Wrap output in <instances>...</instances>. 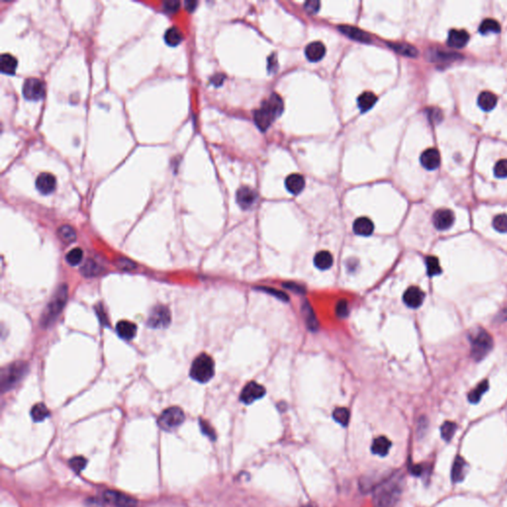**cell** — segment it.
Listing matches in <instances>:
<instances>
[{
	"label": "cell",
	"mask_w": 507,
	"mask_h": 507,
	"mask_svg": "<svg viewBox=\"0 0 507 507\" xmlns=\"http://www.w3.org/2000/svg\"><path fill=\"white\" fill-rule=\"evenodd\" d=\"M404 485V475L396 471L378 483L373 491V507H394L398 502Z\"/></svg>",
	"instance_id": "cell-1"
},
{
	"label": "cell",
	"mask_w": 507,
	"mask_h": 507,
	"mask_svg": "<svg viewBox=\"0 0 507 507\" xmlns=\"http://www.w3.org/2000/svg\"><path fill=\"white\" fill-rule=\"evenodd\" d=\"M283 103L281 98L277 94H272V96L264 102L262 107L255 112V123L260 130L266 131L272 122L282 113Z\"/></svg>",
	"instance_id": "cell-2"
},
{
	"label": "cell",
	"mask_w": 507,
	"mask_h": 507,
	"mask_svg": "<svg viewBox=\"0 0 507 507\" xmlns=\"http://www.w3.org/2000/svg\"><path fill=\"white\" fill-rule=\"evenodd\" d=\"M67 299H68V287L66 284H64L57 289L52 299L47 304L46 309L43 312L41 318V323L43 327L45 328L49 327L56 321V319L64 309Z\"/></svg>",
	"instance_id": "cell-3"
},
{
	"label": "cell",
	"mask_w": 507,
	"mask_h": 507,
	"mask_svg": "<svg viewBox=\"0 0 507 507\" xmlns=\"http://www.w3.org/2000/svg\"><path fill=\"white\" fill-rule=\"evenodd\" d=\"M214 372V362L212 358L206 354H201L193 361L189 375L192 379L200 383H205L213 377Z\"/></svg>",
	"instance_id": "cell-4"
},
{
	"label": "cell",
	"mask_w": 507,
	"mask_h": 507,
	"mask_svg": "<svg viewBox=\"0 0 507 507\" xmlns=\"http://www.w3.org/2000/svg\"><path fill=\"white\" fill-rule=\"evenodd\" d=\"M470 345L471 357L479 362L491 351L493 346L492 337L485 330H479L470 338Z\"/></svg>",
	"instance_id": "cell-5"
},
{
	"label": "cell",
	"mask_w": 507,
	"mask_h": 507,
	"mask_svg": "<svg viewBox=\"0 0 507 507\" xmlns=\"http://www.w3.org/2000/svg\"><path fill=\"white\" fill-rule=\"evenodd\" d=\"M185 418L184 411L180 407L174 406L164 410L158 419V424L165 431H173L183 424Z\"/></svg>",
	"instance_id": "cell-6"
},
{
	"label": "cell",
	"mask_w": 507,
	"mask_h": 507,
	"mask_svg": "<svg viewBox=\"0 0 507 507\" xmlns=\"http://www.w3.org/2000/svg\"><path fill=\"white\" fill-rule=\"evenodd\" d=\"M22 93L27 100L39 101L46 94V86L40 79L29 78L23 84Z\"/></svg>",
	"instance_id": "cell-7"
},
{
	"label": "cell",
	"mask_w": 507,
	"mask_h": 507,
	"mask_svg": "<svg viewBox=\"0 0 507 507\" xmlns=\"http://www.w3.org/2000/svg\"><path fill=\"white\" fill-rule=\"evenodd\" d=\"M27 367L23 363H15L2 371V388L3 390L13 387L25 374Z\"/></svg>",
	"instance_id": "cell-8"
},
{
	"label": "cell",
	"mask_w": 507,
	"mask_h": 507,
	"mask_svg": "<svg viewBox=\"0 0 507 507\" xmlns=\"http://www.w3.org/2000/svg\"><path fill=\"white\" fill-rule=\"evenodd\" d=\"M172 321V315L170 309L165 305L155 306L149 317L148 326L153 329H164L167 328Z\"/></svg>",
	"instance_id": "cell-9"
},
{
	"label": "cell",
	"mask_w": 507,
	"mask_h": 507,
	"mask_svg": "<svg viewBox=\"0 0 507 507\" xmlns=\"http://www.w3.org/2000/svg\"><path fill=\"white\" fill-rule=\"evenodd\" d=\"M265 394H266V389L263 385L255 382V381H251L244 386L243 390L241 391L240 399L245 404H252L256 400L264 397Z\"/></svg>",
	"instance_id": "cell-10"
},
{
	"label": "cell",
	"mask_w": 507,
	"mask_h": 507,
	"mask_svg": "<svg viewBox=\"0 0 507 507\" xmlns=\"http://www.w3.org/2000/svg\"><path fill=\"white\" fill-rule=\"evenodd\" d=\"M104 498L106 501L116 507L137 506V501L133 497L120 491L107 490L104 493Z\"/></svg>",
	"instance_id": "cell-11"
},
{
	"label": "cell",
	"mask_w": 507,
	"mask_h": 507,
	"mask_svg": "<svg viewBox=\"0 0 507 507\" xmlns=\"http://www.w3.org/2000/svg\"><path fill=\"white\" fill-rule=\"evenodd\" d=\"M455 221L454 212L450 209H439L433 215V224L438 230H448Z\"/></svg>",
	"instance_id": "cell-12"
},
{
	"label": "cell",
	"mask_w": 507,
	"mask_h": 507,
	"mask_svg": "<svg viewBox=\"0 0 507 507\" xmlns=\"http://www.w3.org/2000/svg\"><path fill=\"white\" fill-rule=\"evenodd\" d=\"M237 203L239 206L246 210L251 208L257 200V193L249 186H242L237 191Z\"/></svg>",
	"instance_id": "cell-13"
},
{
	"label": "cell",
	"mask_w": 507,
	"mask_h": 507,
	"mask_svg": "<svg viewBox=\"0 0 507 507\" xmlns=\"http://www.w3.org/2000/svg\"><path fill=\"white\" fill-rule=\"evenodd\" d=\"M420 163L421 165L429 171L436 170L441 163V157L440 153L436 149H427L424 151L420 157Z\"/></svg>",
	"instance_id": "cell-14"
},
{
	"label": "cell",
	"mask_w": 507,
	"mask_h": 507,
	"mask_svg": "<svg viewBox=\"0 0 507 507\" xmlns=\"http://www.w3.org/2000/svg\"><path fill=\"white\" fill-rule=\"evenodd\" d=\"M425 294L417 286H411L403 294V302L410 308H418L424 301Z\"/></svg>",
	"instance_id": "cell-15"
},
{
	"label": "cell",
	"mask_w": 507,
	"mask_h": 507,
	"mask_svg": "<svg viewBox=\"0 0 507 507\" xmlns=\"http://www.w3.org/2000/svg\"><path fill=\"white\" fill-rule=\"evenodd\" d=\"M57 186L56 178L52 174L43 173L38 176L36 180V187L40 193L48 195L55 191Z\"/></svg>",
	"instance_id": "cell-16"
},
{
	"label": "cell",
	"mask_w": 507,
	"mask_h": 507,
	"mask_svg": "<svg viewBox=\"0 0 507 507\" xmlns=\"http://www.w3.org/2000/svg\"><path fill=\"white\" fill-rule=\"evenodd\" d=\"M339 30L342 34H344L345 36H347L348 38H350L354 41H358L361 43H367V44L371 42L369 34L359 28H356L353 26H348V25H343V26L339 27Z\"/></svg>",
	"instance_id": "cell-17"
},
{
	"label": "cell",
	"mask_w": 507,
	"mask_h": 507,
	"mask_svg": "<svg viewBox=\"0 0 507 507\" xmlns=\"http://www.w3.org/2000/svg\"><path fill=\"white\" fill-rule=\"evenodd\" d=\"M469 35L464 30H451L448 36V45L451 48L461 49L467 44Z\"/></svg>",
	"instance_id": "cell-18"
},
{
	"label": "cell",
	"mask_w": 507,
	"mask_h": 507,
	"mask_svg": "<svg viewBox=\"0 0 507 507\" xmlns=\"http://www.w3.org/2000/svg\"><path fill=\"white\" fill-rule=\"evenodd\" d=\"M116 332L119 335V337L123 340H132L137 334V326L131 321L122 320L117 323L116 325Z\"/></svg>",
	"instance_id": "cell-19"
},
{
	"label": "cell",
	"mask_w": 507,
	"mask_h": 507,
	"mask_svg": "<svg viewBox=\"0 0 507 507\" xmlns=\"http://www.w3.org/2000/svg\"><path fill=\"white\" fill-rule=\"evenodd\" d=\"M326 54V48L321 42H313L310 43L305 48V56L306 58L313 63L319 62L322 60Z\"/></svg>",
	"instance_id": "cell-20"
},
{
	"label": "cell",
	"mask_w": 507,
	"mask_h": 507,
	"mask_svg": "<svg viewBox=\"0 0 507 507\" xmlns=\"http://www.w3.org/2000/svg\"><path fill=\"white\" fill-rule=\"evenodd\" d=\"M305 186V181L299 174H292L285 180V187L292 194L300 193Z\"/></svg>",
	"instance_id": "cell-21"
},
{
	"label": "cell",
	"mask_w": 507,
	"mask_h": 507,
	"mask_svg": "<svg viewBox=\"0 0 507 507\" xmlns=\"http://www.w3.org/2000/svg\"><path fill=\"white\" fill-rule=\"evenodd\" d=\"M373 229H374L373 223L368 217H360L356 219L353 225V230L355 232V234L359 236L365 237L370 236L373 232Z\"/></svg>",
	"instance_id": "cell-22"
},
{
	"label": "cell",
	"mask_w": 507,
	"mask_h": 507,
	"mask_svg": "<svg viewBox=\"0 0 507 507\" xmlns=\"http://www.w3.org/2000/svg\"><path fill=\"white\" fill-rule=\"evenodd\" d=\"M17 59L10 54H3L0 58V70L4 75H14L17 70Z\"/></svg>",
	"instance_id": "cell-23"
},
{
	"label": "cell",
	"mask_w": 507,
	"mask_h": 507,
	"mask_svg": "<svg viewBox=\"0 0 507 507\" xmlns=\"http://www.w3.org/2000/svg\"><path fill=\"white\" fill-rule=\"evenodd\" d=\"M391 447V442L384 436H380L376 439H374L372 445H371V451L373 454L384 457L388 454Z\"/></svg>",
	"instance_id": "cell-24"
},
{
	"label": "cell",
	"mask_w": 507,
	"mask_h": 507,
	"mask_svg": "<svg viewBox=\"0 0 507 507\" xmlns=\"http://www.w3.org/2000/svg\"><path fill=\"white\" fill-rule=\"evenodd\" d=\"M478 106L484 111L492 110L497 103V97L495 94L489 92H483L480 93L477 99Z\"/></svg>",
	"instance_id": "cell-25"
},
{
	"label": "cell",
	"mask_w": 507,
	"mask_h": 507,
	"mask_svg": "<svg viewBox=\"0 0 507 507\" xmlns=\"http://www.w3.org/2000/svg\"><path fill=\"white\" fill-rule=\"evenodd\" d=\"M184 40V36L182 31L176 27L173 26L169 28L165 33V42L171 47L179 46Z\"/></svg>",
	"instance_id": "cell-26"
},
{
	"label": "cell",
	"mask_w": 507,
	"mask_h": 507,
	"mask_svg": "<svg viewBox=\"0 0 507 507\" xmlns=\"http://www.w3.org/2000/svg\"><path fill=\"white\" fill-rule=\"evenodd\" d=\"M314 265L319 270L326 271L333 265V257L328 251H321L314 257Z\"/></svg>",
	"instance_id": "cell-27"
},
{
	"label": "cell",
	"mask_w": 507,
	"mask_h": 507,
	"mask_svg": "<svg viewBox=\"0 0 507 507\" xmlns=\"http://www.w3.org/2000/svg\"><path fill=\"white\" fill-rule=\"evenodd\" d=\"M377 97L372 93H362L358 98V104L359 108L362 112H367L369 109L373 107V105L376 103Z\"/></svg>",
	"instance_id": "cell-28"
},
{
	"label": "cell",
	"mask_w": 507,
	"mask_h": 507,
	"mask_svg": "<svg viewBox=\"0 0 507 507\" xmlns=\"http://www.w3.org/2000/svg\"><path fill=\"white\" fill-rule=\"evenodd\" d=\"M465 466H466V463H465V461H463V459L461 457H457L453 463V467H452V479L454 482L461 481V479L463 478L464 472H465Z\"/></svg>",
	"instance_id": "cell-29"
},
{
	"label": "cell",
	"mask_w": 507,
	"mask_h": 507,
	"mask_svg": "<svg viewBox=\"0 0 507 507\" xmlns=\"http://www.w3.org/2000/svg\"><path fill=\"white\" fill-rule=\"evenodd\" d=\"M302 310H303V314H304V318H305V321L306 324L308 326V328L312 331H315L317 330L318 328V322H317V319H316V316L314 314V311L313 309L311 308L310 304L305 301L303 303V306H302Z\"/></svg>",
	"instance_id": "cell-30"
},
{
	"label": "cell",
	"mask_w": 507,
	"mask_h": 507,
	"mask_svg": "<svg viewBox=\"0 0 507 507\" xmlns=\"http://www.w3.org/2000/svg\"><path fill=\"white\" fill-rule=\"evenodd\" d=\"M389 47L392 50H394L396 53H398L402 56H405V57L415 58L418 55V51L415 49L414 47L411 46L409 44H406V43H390Z\"/></svg>",
	"instance_id": "cell-31"
},
{
	"label": "cell",
	"mask_w": 507,
	"mask_h": 507,
	"mask_svg": "<svg viewBox=\"0 0 507 507\" xmlns=\"http://www.w3.org/2000/svg\"><path fill=\"white\" fill-rule=\"evenodd\" d=\"M500 29L501 28L499 23L496 20L490 18L483 20L479 26V32L483 35H487L490 33H499Z\"/></svg>",
	"instance_id": "cell-32"
},
{
	"label": "cell",
	"mask_w": 507,
	"mask_h": 507,
	"mask_svg": "<svg viewBox=\"0 0 507 507\" xmlns=\"http://www.w3.org/2000/svg\"><path fill=\"white\" fill-rule=\"evenodd\" d=\"M487 389H488V382H487V380L481 381L480 383H478V385L474 389H472L469 392V394H468V400L471 403H477L480 400L482 394Z\"/></svg>",
	"instance_id": "cell-33"
},
{
	"label": "cell",
	"mask_w": 507,
	"mask_h": 507,
	"mask_svg": "<svg viewBox=\"0 0 507 507\" xmlns=\"http://www.w3.org/2000/svg\"><path fill=\"white\" fill-rule=\"evenodd\" d=\"M50 416V411L44 403H37L31 409V417L35 422H42Z\"/></svg>",
	"instance_id": "cell-34"
},
{
	"label": "cell",
	"mask_w": 507,
	"mask_h": 507,
	"mask_svg": "<svg viewBox=\"0 0 507 507\" xmlns=\"http://www.w3.org/2000/svg\"><path fill=\"white\" fill-rule=\"evenodd\" d=\"M58 235L62 241L66 243H73L77 240V233L70 225H63L58 229Z\"/></svg>",
	"instance_id": "cell-35"
},
{
	"label": "cell",
	"mask_w": 507,
	"mask_h": 507,
	"mask_svg": "<svg viewBox=\"0 0 507 507\" xmlns=\"http://www.w3.org/2000/svg\"><path fill=\"white\" fill-rule=\"evenodd\" d=\"M426 267H427V274L429 277L438 276L442 272L440 264H439V260L433 256L426 258Z\"/></svg>",
	"instance_id": "cell-36"
},
{
	"label": "cell",
	"mask_w": 507,
	"mask_h": 507,
	"mask_svg": "<svg viewBox=\"0 0 507 507\" xmlns=\"http://www.w3.org/2000/svg\"><path fill=\"white\" fill-rule=\"evenodd\" d=\"M84 258V251L81 248H75L67 254L66 260L71 266H78L81 264Z\"/></svg>",
	"instance_id": "cell-37"
},
{
	"label": "cell",
	"mask_w": 507,
	"mask_h": 507,
	"mask_svg": "<svg viewBox=\"0 0 507 507\" xmlns=\"http://www.w3.org/2000/svg\"><path fill=\"white\" fill-rule=\"evenodd\" d=\"M333 418L342 426H347L350 421V412L345 407L336 408L333 412Z\"/></svg>",
	"instance_id": "cell-38"
},
{
	"label": "cell",
	"mask_w": 507,
	"mask_h": 507,
	"mask_svg": "<svg viewBox=\"0 0 507 507\" xmlns=\"http://www.w3.org/2000/svg\"><path fill=\"white\" fill-rule=\"evenodd\" d=\"M456 430H457V425L454 422L446 421L441 426V436L444 440L449 442L453 438Z\"/></svg>",
	"instance_id": "cell-39"
},
{
	"label": "cell",
	"mask_w": 507,
	"mask_h": 507,
	"mask_svg": "<svg viewBox=\"0 0 507 507\" xmlns=\"http://www.w3.org/2000/svg\"><path fill=\"white\" fill-rule=\"evenodd\" d=\"M101 272V268L93 260H89L82 268V273L86 277H94Z\"/></svg>",
	"instance_id": "cell-40"
},
{
	"label": "cell",
	"mask_w": 507,
	"mask_h": 507,
	"mask_svg": "<svg viewBox=\"0 0 507 507\" xmlns=\"http://www.w3.org/2000/svg\"><path fill=\"white\" fill-rule=\"evenodd\" d=\"M493 228L500 233H507V215L499 214L494 217L492 222Z\"/></svg>",
	"instance_id": "cell-41"
},
{
	"label": "cell",
	"mask_w": 507,
	"mask_h": 507,
	"mask_svg": "<svg viewBox=\"0 0 507 507\" xmlns=\"http://www.w3.org/2000/svg\"><path fill=\"white\" fill-rule=\"evenodd\" d=\"M257 289L259 290H262L264 292H267L271 295H274L275 297H277V299L281 300V301H284V302H287L288 301V296L285 292L281 291V290H277L276 288H272V287H266V286H260V287H257Z\"/></svg>",
	"instance_id": "cell-42"
},
{
	"label": "cell",
	"mask_w": 507,
	"mask_h": 507,
	"mask_svg": "<svg viewBox=\"0 0 507 507\" xmlns=\"http://www.w3.org/2000/svg\"><path fill=\"white\" fill-rule=\"evenodd\" d=\"M494 175L499 179L507 178V159L500 160L494 167Z\"/></svg>",
	"instance_id": "cell-43"
},
{
	"label": "cell",
	"mask_w": 507,
	"mask_h": 507,
	"mask_svg": "<svg viewBox=\"0 0 507 507\" xmlns=\"http://www.w3.org/2000/svg\"><path fill=\"white\" fill-rule=\"evenodd\" d=\"M70 465L75 471L81 472L87 465V460L84 457H75L71 459Z\"/></svg>",
	"instance_id": "cell-44"
},
{
	"label": "cell",
	"mask_w": 507,
	"mask_h": 507,
	"mask_svg": "<svg viewBox=\"0 0 507 507\" xmlns=\"http://www.w3.org/2000/svg\"><path fill=\"white\" fill-rule=\"evenodd\" d=\"M336 315L340 318H345L349 315V305L346 300H340L337 303Z\"/></svg>",
	"instance_id": "cell-45"
},
{
	"label": "cell",
	"mask_w": 507,
	"mask_h": 507,
	"mask_svg": "<svg viewBox=\"0 0 507 507\" xmlns=\"http://www.w3.org/2000/svg\"><path fill=\"white\" fill-rule=\"evenodd\" d=\"M181 3L179 1H166L163 3V10L168 14H175L180 9Z\"/></svg>",
	"instance_id": "cell-46"
},
{
	"label": "cell",
	"mask_w": 507,
	"mask_h": 507,
	"mask_svg": "<svg viewBox=\"0 0 507 507\" xmlns=\"http://www.w3.org/2000/svg\"><path fill=\"white\" fill-rule=\"evenodd\" d=\"M304 8L305 10L310 13V14H314L316 12H318L319 8H320V2L317 1V0H309V1H306L305 4H304Z\"/></svg>",
	"instance_id": "cell-47"
},
{
	"label": "cell",
	"mask_w": 507,
	"mask_h": 507,
	"mask_svg": "<svg viewBox=\"0 0 507 507\" xmlns=\"http://www.w3.org/2000/svg\"><path fill=\"white\" fill-rule=\"evenodd\" d=\"M283 287L295 292V293H299V294H302L305 292V288L297 283H294V282H286V283H283Z\"/></svg>",
	"instance_id": "cell-48"
},
{
	"label": "cell",
	"mask_w": 507,
	"mask_h": 507,
	"mask_svg": "<svg viewBox=\"0 0 507 507\" xmlns=\"http://www.w3.org/2000/svg\"><path fill=\"white\" fill-rule=\"evenodd\" d=\"M429 118H430V120H431L433 123H435V124H437V123L441 122V121H442V118H443V115H442L441 110L436 109V108H434V109L430 110V111H429Z\"/></svg>",
	"instance_id": "cell-49"
},
{
	"label": "cell",
	"mask_w": 507,
	"mask_h": 507,
	"mask_svg": "<svg viewBox=\"0 0 507 507\" xmlns=\"http://www.w3.org/2000/svg\"><path fill=\"white\" fill-rule=\"evenodd\" d=\"M200 426H201V429H202V431H203V433L205 435H207L211 439H215V433H214L213 429L211 428V426L207 422L201 420L200 421Z\"/></svg>",
	"instance_id": "cell-50"
},
{
	"label": "cell",
	"mask_w": 507,
	"mask_h": 507,
	"mask_svg": "<svg viewBox=\"0 0 507 507\" xmlns=\"http://www.w3.org/2000/svg\"><path fill=\"white\" fill-rule=\"evenodd\" d=\"M277 68V60L276 55H271L269 59V71L270 73H275Z\"/></svg>",
	"instance_id": "cell-51"
},
{
	"label": "cell",
	"mask_w": 507,
	"mask_h": 507,
	"mask_svg": "<svg viewBox=\"0 0 507 507\" xmlns=\"http://www.w3.org/2000/svg\"><path fill=\"white\" fill-rule=\"evenodd\" d=\"M223 82H224V76H223V75H220V74L215 75V76L211 79V83H212L215 87H219V86H221V85L223 84Z\"/></svg>",
	"instance_id": "cell-52"
},
{
	"label": "cell",
	"mask_w": 507,
	"mask_h": 507,
	"mask_svg": "<svg viewBox=\"0 0 507 507\" xmlns=\"http://www.w3.org/2000/svg\"><path fill=\"white\" fill-rule=\"evenodd\" d=\"M185 8L187 11H193L195 9V7L197 6V2L196 1H186L185 3Z\"/></svg>",
	"instance_id": "cell-53"
},
{
	"label": "cell",
	"mask_w": 507,
	"mask_h": 507,
	"mask_svg": "<svg viewBox=\"0 0 507 507\" xmlns=\"http://www.w3.org/2000/svg\"><path fill=\"white\" fill-rule=\"evenodd\" d=\"M422 470H423V467L421 465H415L411 469L412 473L415 475H420L422 473Z\"/></svg>",
	"instance_id": "cell-54"
},
{
	"label": "cell",
	"mask_w": 507,
	"mask_h": 507,
	"mask_svg": "<svg viewBox=\"0 0 507 507\" xmlns=\"http://www.w3.org/2000/svg\"><path fill=\"white\" fill-rule=\"evenodd\" d=\"M498 319L501 320V321H506L507 320V306L500 312V314L498 315Z\"/></svg>",
	"instance_id": "cell-55"
}]
</instances>
